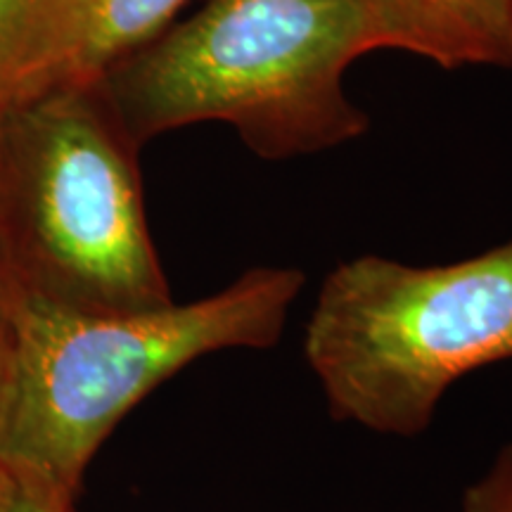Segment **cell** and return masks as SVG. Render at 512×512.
I'll return each mask as SVG.
<instances>
[{
	"mask_svg": "<svg viewBox=\"0 0 512 512\" xmlns=\"http://www.w3.org/2000/svg\"><path fill=\"white\" fill-rule=\"evenodd\" d=\"M88 0H0V110L72 83Z\"/></svg>",
	"mask_w": 512,
	"mask_h": 512,
	"instance_id": "cell-6",
	"label": "cell"
},
{
	"mask_svg": "<svg viewBox=\"0 0 512 512\" xmlns=\"http://www.w3.org/2000/svg\"><path fill=\"white\" fill-rule=\"evenodd\" d=\"M366 53L358 0H207L98 81L140 147L223 121L254 155L292 159L368 131L344 88L349 64Z\"/></svg>",
	"mask_w": 512,
	"mask_h": 512,
	"instance_id": "cell-2",
	"label": "cell"
},
{
	"mask_svg": "<svg viewBox=\"0 0 512 512\" xmlns=\"http://www.w3.org/2000/svg\"><path fill=\"white\" fill-rule=\"evenodd\" d=\"M373 50H406L446 69L512 64V0H358Z\"/></svg>",
	"mask_w": 512,
	"mask_h": 512,
	"instance_id": "cell-5",
	"label": "cell"
},
{
	"mask_svg": "<svg viewBox=\"0 0 512 512\" xmlns=\"http://www.w3.org/2000/svg\"><path fill=\"white\" fill-rule=\"evenodd\" d=\"M304 361L335 420L420 437L453 384L512 361V240L441 266L344 261L320 285Z\"/></svg>",
	"mask_w": 512,
	"mask_h": 512,
	"instance_id": "cell-4",
	"label": "cell"
},
{
	"mask_svg": "<svg viewBox=\"0 0 512 512\" xmlns=\"http://www.w3.org/2000/svg\"><path fill=\"white\" fill-rule=\"evenodd\" d=\"M0 512H76L60 508V505L50 503L48 498H41L34 491L24 489L10 479V486L5 494L0 496Z\"/></svg>",
	"mask_w": 512,
	"mask_h": 512,
	"instance_id": "cell-10",
	"label": "cell"
},
{
	"mask_svg": "<svg viewBox=\"0 0 512 512\" xmlns=\"http://www.w3.org/2000/svg\"><path fill=\"white\" fill-rule=\"evenodd\" d=\"M138 150L100 81L60 83L0 110V252L24 302L83 316L174 302Z\"/></svg>",
	"mask_w": 512,
	"mask_h": 512,
	"instance_id": "cell-3",
	"label": "cell"
},
{
	"mask_svg": "<svg viewBox=\"0 0 512 512\" xmlns=\"http://www.w3.org/2000/svg\"><path fill=\"white\" fill-rule=\"evenodd\" d=\"M10 486V477H8V472L3 470V467H0V496L5 494V489H8Z\"/></svg>",
	"mask_w": 512,
	"mask_h": 512,
	"instance_id": "cell-11",
	"label": "cell"
},
{
	"mask_svg": "<svg viewBox=\"0 0 512 512\" xmlns=\"http://www.w3.org/2000/svg\"><path fill=\"white\" fill-rule=\"evenodd\" d=\"M190 0H88L86 31L72 81H98L174 24Z\"/></svg>",
	"mask_w": 512,
	"mask_h": 512,
	"instance_id": "cell-7",
	"label": "cell"
},
{
	"mask_svg": "<svg viewBox=\"0 0 512 512\" xmlns=\"http://www.w3.org/2000/svg\"><path fill=\"white\" fill-rule=\"evenodd\" d=\"M24 297L12 278L5 256L0 252V396H3L5 380L12 361V351L17 342V325L19 313H22Z\"/></svg>",
	"mask_w": 512,
	"mask_h": 512,
	"instance_id": "cell-9",
	"label": "cell"
},
{
	"mask_svg": "<svg viewBox=\"0 0 512 512\" xmlns=\"http://www.w3.org/2000/svg\"><path fill=\"white\" fill-rule=\"evenodd\" d=\"M458 512H512V444L503 446L460 498Z\"/></svg>",
	"mask_w": 512,
	"mask_h": 512,
	"instance_id": "cell-8",
	"label": "cell"
},
{
	"mask_svg": "<svg viewBox=\"0 0 512 512\" xmlns=\"http://www.w3.org/2000/svg\"><path fill=\"white\" fill-rule=\"evenodd\" d=\"M302 290L299 268L256 266L197 302L124 316L24 302L0 396V467L76 510L86 467L133 406L202 356L275 347Z\"/></svg>",
	"mask_w": 512,
	"mask_h": 512,
	"instance_id": "cell-1",
	"label": "cell"
}]
</instances>
